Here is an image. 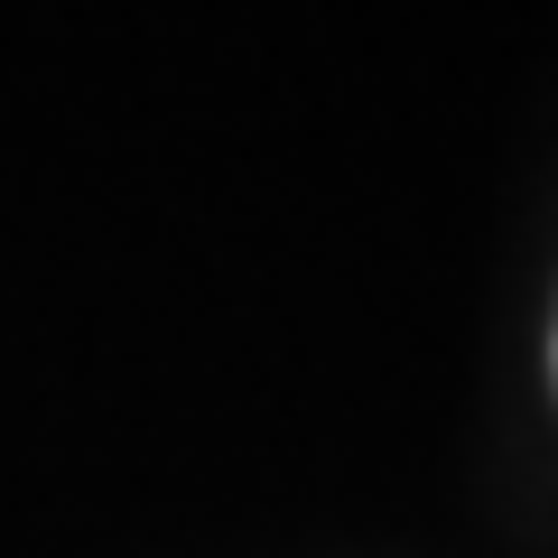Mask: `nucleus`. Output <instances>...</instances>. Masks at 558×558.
Here are the masks:
<instances>
[{"label":"nucleus","mask_w":558,"mask_h":558,"mask_svg":"<svg viewBox=\"0 0 558 558\" xmlns=\"http://www.w3.org/2000/svg\"><path fill=\"white\" fill-rule=\"evenodd\" d=\"M549 363H558V344H549Z\"/></svg>","instance_id":"obj_1"}]
</instances>
